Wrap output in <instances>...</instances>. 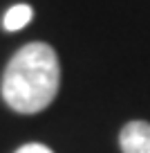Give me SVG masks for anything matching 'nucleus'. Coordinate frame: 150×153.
Returning a JSON list of instances; mask_svg holds the SVG:
<instances>
[{
  "label": "nucleus",
  "instance_id": "1",
  "mask_svg": "<svg viewBox=\"0 0 150 153\" xmlns=\"http://www.w3.org/2000/svg\"><path fill=\"white\" fill-rule=\"evenodd\" d=\"M61 88V63L52 45L34 41L9 59L2 72V99L18 115H36L45 110Z\"/></svg>",
  "mask_w": 150,
  "mask_h": 153
},
{
  "label": "nucleus",
  "instance_id": "2",
  "mask_svg": "<svg viewBox=\"0 0 150 153\" xmlns=\"http://www.w3.org/2000/svg\"><path fill=\"white\" fill-rule=\"evenodd\" d=\"M119 146L123 153H150V124L148 122H128L119 131Z\"/></svg>",
  "mask_w": 150,
  "mask_h": 153
},
{
  "label": "nucleus",
  "instance_id": "3",
  "mask_svg": "<svg viewBox=\"0 0 150 153\" xmlns=\"http://www.w3.org/2000/svg\"><path fill=\"white\" fill-rule=\"evenodd\" d=\"M32 18H34V9L29 5H14L2 18V27L7 32H18L25 25L32 23Z\"/></svg>",
  "mask_w": 150,
  "mask_h": 153
},
{
  "label": "nucleus",
  "instance_id": "4",
  "mask_svg": "<svg viewBox=\"0 0 150 153\" xmlns=\"http://www.w3.org/2000/svg\"><path fill=\"white\" fill-rule=\"evenodd\" d=\"M14 153H54L49 146H45V144H38V142H32V144H25V146L16 149Z\"/></svg>",
  "mask_w": 150,
  "mask_h": 153
}]
</instances>
